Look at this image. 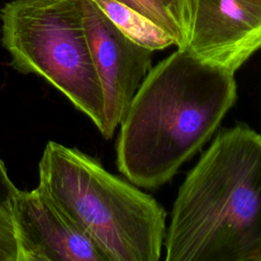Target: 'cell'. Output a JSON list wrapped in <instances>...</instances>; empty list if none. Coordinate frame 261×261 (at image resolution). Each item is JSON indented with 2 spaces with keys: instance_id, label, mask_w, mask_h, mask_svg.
Here are the masks:
<instances>
[{
  "instance_id": "52a82bcc",
  "label": "cell",
  "mask_w": 261,
  "mask_h": 261,
  "mask_svg": "<svg viewBox=\"0 0 261 261\" xmlns=\"http://www.w3.org/2000/svg\"><path fill=\"white\" fill-rule=\"evenodd\" d=\"M9 209L17 261H108L95 241L39 187L16 189Z\"/></svg>"
},
{
  "instance_id": "5b68a950",
  "label": "cell",
  "mask_w": 261,
  "mask_h": 261,
  "mask_svg": "<svg viewBox=\"0 0 261 261\" xmlns=\"http://www.w3.org/2000/svg\"><path fill=\"white\" fill-rule=\"evenodd\" d=\"M181 49L230 72L261 49V0H184Z\"/></svg>"
},
{
  "instance_id": "9c48e42d",
  "label": "cell",
  "mask_w": 261,
  "mask_h": 261,
  "mask_svg": "<svg viewBox=\"0 0 261 261\" xmlns=\"http://www.w3.org/2000/svg\"><path fill=\"white\" fill-rule=\"evenodd\" d=\"M139 11L163 29L175 42L177 48L185 44V34L171 14L157 0H116Z\"/></svg>"
},
{
  "instance_id": "277c9868",
  "label": "cell",
  "mask_w": 261,
  "mask_h": 261,
  "mask_svg": "<svg viewBox=\"0 0 261 261\" xmlns=\"http://www.w3.org/2000/svg\"><path fill=\"white\" fill-rule=\"evenodd\" d=\"M0 18L11 66L45 79L101 133L103 93L85 33L82 0H13L3 6Z\"/></svg>"
},
{
  "instance_id": "6da1fadb",
  "label": "cell",
  "mask_w": 261,
  "mask_h": 261,
  "mask_svg": "<svg viewBox=\"0 0 261 261\" xmlns=\"http://www.w3.org/2000/svg\"><path fill=\"white\" fill-rule=\"evenodd\" d=\"M237 99L233 72L186 49L152 67L120 122L119 171L155 189L170 180L214 134Z\"/></svg>"
},
{
  "instance_id": "8992f818",
  "label": "cell",
  "mask_w": 261,
  "mask_h": 261,
  "mask_svg": "<svg viewBox=\"0 0 261 261\" xmlns=\"http://www.w3.org/2000/svg\"><path fill=\"white\" fill-rule=\"evenodd\" d=\"M84 28L104 100V139L112 138L144 77L153 51L122 34L93 0H82Z\"/></svg>"
},
{
  "instance_id": "7a4b0ae2",
  "label": "cell",
  "mask_w": 261,
  "mask_h": 261,
  "mask_svg": "<svg viewBox=\"0 0 261 261\" xmlns=\"http://www.w3.org/2000/svg\"><path fill=\"white\" fill-rule=\"evenodd\" d=\"M166 261H261V136L220 132L178 189Z\"/></svg>"
},
{
  "instance_id": "8fae6325",
  "label": "cell",
  "mask_w": 261,
  "mask_h": 261,
  "mask_svg": "<svg viewBox=\"0 0 261 261\" xmlns=\"http://www.w3.org/2000/svg\"><path fill=\"white\" fill-rule=\"evenodd\" d=\"M16 189L8 175L4 162L0 158V204L9 207V203Z\"/></svg>"
},
{
  "instance_id": "7c38bea8",
  "label": "cell",
  "mask_w": 261,
  "mask_h": 261,
  "mask_svg": "<svg viewBox=\"0 0 261 261\" xmlns=\"http://www.w3.org/2000/svg\"><path fill=\"white\" fill-rule=\"evenodd\" d=\"M175 19L177 24L180 27L185 34V9H184V0H157ZM185 45V44H184Z\"/></svg>"
},
{
  "instance_id": "3957f363",
  "label": "cell",
  "mask_w": 261,
  "mask_h": 261,
  "mask_svg": "<svg viewBox=\"0 0 261 261\" xmlns=\"http://www.w3.org/2000/svg\"><path fill=\"white\" fill-rule=\"evenodd\" d=\"M38 187L99 246L108 261H158L165 211L151 196L84 152L49 141Z\"/></svg>"
},
{
  "instance_id": "ba28073f",
  "label": "cell",
  "mask_w": 261,
  "mask_h": 261,
  "mask_svg": "<svg viewBox=\"0 0 261 261\" xmlns=\"http://www.w3.org/2000/svg\"><path fill=\"white\" fill-rule=\"evenodd\" d=\"M128 39L152 51L175 45L174 40L154 21L116 0H93Z\"/></svg>"
},
{
  "instance_id": "30bf717a",
  "label": "cell",
  "mask_w": 261,
  "mask_h": 261,
  "mask_svg": "<svg viewBox=\"0 0 261 261\" xmlns=\"http://www.w3.org/2000/svg\"><path fill=\"white\" fill-rule=\"evenodd\" d=\"M18 247L9 207L0 204V261H17Z\"/></svg>"
}]
</instances>
